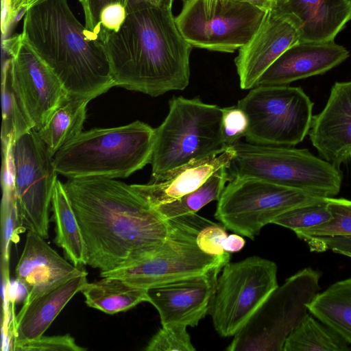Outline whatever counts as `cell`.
<instances>
[{"instance_id": "52a82bcc", "label": "cell", "mask_w": 351, "mask_h": 351, "mask_svg": "<svg viewBox=\"0 0 351 351\" xmlns=\"http://www.w3.org/2000/svg\"><path fill=\"white\" fill-rule=\"evenodd\" d=\"M212 223L196 213L174 218L169 239L156 252L130 265L100 271V276L118 278L132 286L147 289L223 267L229 263V252L209 255L197 245L199 231Z\"/></svg>"}, {"instance_id": "2e32d148", "label": "cell", "mask_w": 351, "mask_h": 351, "mask_svg": "<svg viewBox=\"0 0 351 351\" xmlns=\"http://www.w3.org/2000/svg\"><path fill=\"white\" fill-rule=\"evenodd\" d=\"M300 41L299 34L283 14L268 10L250 41L239 49L234 59L242 89H251L264 72L288 48Z\"/></svg>"}, {"instance_id": "83f0119b", "label": "cell", "mask_w": 351, "mask_h": 351, "mask_svg": "<svg viewBox=\"0 0 351 351\" xmlns=\"http://www.w3.org/2000/svg\"><path fill=\"white\" fill-rule=\"evenodd\" d=\"M349 343L310 313L287 338L283 351H347Z\"/></svg>"}, {"instance_id": "7c38bea8", "label": "cell", "mask_w": 351, "mask_h": 351, "mask_svg": "<svg viewBox=\"0 0 351 351\" xmlns=\"http://www.w3.org/2000/svg\"><path fill=\"white\" fill-rule=\"evenodd\" d=\"M10 157L13 189L22 223L27 230L47 239L49 206L58 173L53 157L34 129L15 141Z\"/></svg>"}, {"instance_id": "4316f807", "label": "cell", "mask_w": 351, "mask_h": 351, "mask_svg": "<svg viewBox=\"0 0 351 351\" xmlns=\"http://www.w3.org/2000/svg\"><path fill=\"white\" fill-rule=\"evenodd\" d=\"M1 145L2 151H9L20 136L34 129L12 81L9 57L1 69Z\"/></svg>"}, {"instance_id": "f35d334b", "label": "cell", "mask_w": 351, "mask_h": 351, "mask_svg": "<svg viewBox=\"0 0 351 351\" xmlns=\"http://www.w3.org/2000/svg\"><path fill=\"white\" fill-rule=\"evenodd\" d=\"M245 240L241 236L232 234L227 236L223 243L224 251L227 252H236L241 250L245 245Z\"/></svg>"}, {"instance_id": "8992f818", "label": "cell", "mask_w": 351, "mask_h": 351, "mask_svg": "<svg viewBox=\"0 0 351 351\" xmlns=\"http://www.w3.org/2000/svg\"><path fill=\"white\" fill-rule=\"evenodd\" d=\"M227 167L230 179L252 177L320 197H334L341 190L339 167L307 149L239 141Z\"/></svg>"}, {"instance_id": "5bb4252c", "label": "cell", "mask_w": 351, "mask_h": 351, "mask_svg": "<svg viewBox=\"0 0 351 351\" xmlns=\"http://www.w3.org/2000/svg\"><path fill=\"white\" fill-rule=\"evenodd\" d=\"M14 86L36 131L68 95L62 84L21 34L4 41Z\"/></svg>"}, {"instance_id": "603a6c76", "label": "cell", "mask_w": 351, "mask_h": 351, "mask_svg": "<svg viewBox=\"0 0 351 351\" xmlns=\"http://www.w3.org/2000/svg\"><path fill=\"white\" fill-rule=\"evenodd\" d=\"M51 210L56 226L54 242L75 267L87 265L86 248L79 223L64 185L58 180L52 194Z\"/></svg>"}, {"instance_id": "8fae6325", "label": "cell", "mask_w": 351, "mask_h": 351, "mask_svg": "<svg viewBox=\"0 0 351 351\" xmlns=\"http://www.w3.org/2000/svg\"><path fill=\"white\" fill-rule=\"evenodd\" d=\"M277 271L274 262L258 256L223 266L209 313L221 337H234L278 287Z\"/></svg>"}, {"instance_id": "cb8c5ba5", "label": "cell", "mask_w": 351, "mask_h": 351, "mask_svg": "<svg viewBox=\"0 0 351 351\" xmlns=\"http://www.w3.org/2000/svg\"><path fill=\"white\" fill-rule=\"evenodd\" d=\"M90 101L68 94L45 125L37 131L52 157L82 132L86 106Z\"/></svg>"}, {"instance_id": "ab89813d", "label": "cell", "mask_w": 351, "mask_h": 351, "mask_svg": "<svg viewBox=\"0 0 351 351\" xmlns=\"http://www.w3.org/2000/svg\"><path fill=\"white\" fill-rule=\"evenodd\" d=\"M245 2L256 6L263 10L268 11L271 9L273 0H230Z\"/></svg>"}, {"instance_id": "60d3db41", "label": "cell", "mask_w": 351, "mask_h": 351, "mask_svg": "<svg viewBox=\"0 0 351 351\" xmlns=\"http://www.w3.org/2000/svg\"><path fill=\"white\" fill-rule=\"evenodd\" d=\"M128 1H138V0H128ZM141 1H147L151 4H153L154 5L166 8V9H170L172 8V5L173 0H141ZM128 2V1H127Z\"/></svg>"}, {"instance_id": "7402d4cb", "label": "cell", "mask_w": 351, "mask_h": 351, "mask_svg": "<svg viewBox=\"0 0 351 351\" xmlns=\"http://www.w3.org/2000/svg\"><path fill=\"white\" fill-rule=\"evenodd\" d=\"M235 155L233 146L221 154L182 167L168 178L133 187L154 208L174 202L202 185L215 172L228 167Z\"/></svg>"}, {"instance_id": "44dd1931", "label": "cell", "mask_w": 351, "mask_h": 351, "mask_svg": "<svg viewBox=\"0 0 351 351\" xmlns=\"http://www.w3.org/2000/svg\"><path fill=\"white\" fill-rule=\"evenodd\" d=\"M87 272L24 304L14 317V348L44 335L66 304L88 282Z\"/></svg>"}, {"instance_id": "74e56055", "label": "cell", "mask_w": 351, "mask_h": 351, "mask_svg": "<svg viewBox=\"0 0 351 351\" xmlns=\"http://www.w3.org/2000/svg\"><path fill=\"white\" fill-rule=\"evenodd\" d=\"M127 16L125 6L120 2L106 5L101 10L100 23L104 33L117 32L123 25Z\"/></svg>"}, {"instance_id": "b9f144b4", "label": "cell", "mask_w": 351, "mask_h": 351, "mask_svg": "<svg viewBox=\"0 0 351 351\" xmlns=\"http://www.w3.org/2000/svg\"><path fill=\"white\" fill-rule=\"evenodd\" d=\"M42 1H43V0H32L28 7H29L30 5L35 4L36 3L40 2Z\"/></svg>"}, {"instance_id": "4dcf8cb0", "label": "cell", "mask_w": 351, "mask_h": 351, "mask_svg": "<svg viewBox=\"0 0 351 351\" xmlns=\"http://www.w3.org/2000/svg\"><path fill=\"white\" fill-rule=\"evenodd\" d=\"M332 219L322 225L295 232L297 237L306 241L337 237H351V200L344 198H326Z\"/></svg>"}, {"instance_id": "f1b7e54d", "label": "cell", "mask_w": 351, "mask_h": 351, "mask_svg": "<svg viewBox=\"0 0 351 351\" xmlns=\"http://www.w3.org/2000/svg\"><path fill=\"white\" fill-rule=\"evenodd\" d=\"M224 167L215 172L199 188L181 198L155 209L166 219L195 214L212 201L219 200L227 182L230 180Z\"/></svg>"}, {"instance_id": "1f68e13d", "label": "cell", "mask_w": 351, "mask_h": 351, "mask_svg": "<svg viewBox=\"0 0 351 351\" xmlns=\"http://www.w3.org/2000/svg\"><path fill=\"white\" fill-rule=\"evenodd\" d=\"M326 198L322 201L291 209L276 218L272 223L295 233L325 223L332 219Z\"/></svg>"}, {"instance_id": "7bdbcfd3", "label": "cell", "mask_w": 351, "mask_h": 351, "mask_svg": "<svg viewBox=\"0 0 351 351\" xmlns=\"http://www.w3.org/2000/svg\"><path fill=\"white\" fill-rule=\"evenodd\" d=\"M119 2L123 3L125 6L126 5L128 0H118Z\"/></svg>"}, {"instance_id": "7a4b0ae2", "label": "cell", "mask_w": 351, "mask_h": 351, "mask_svg": "<svg viewBox=\"0 0 351 351\" xmlns=\"http://www.w3.org/2000/svg\"><path fill=\"white\" fill-rule=\"evenodd\" d=\"M127 16L104 45L114 86L158 97L189 84L193 47L179 30L171 10L128 1Z\"/></svg>"}, {"instance_id": "d4e9b609", "label": "cell", "mask_w": 351, "mask_h": 351, "mask_svg": "<svg viewBox=\"0 0 351 351\" xmlns=\"http://www.w3.org/2000/svg\"><path fill=\"white\" fill-rule=\"evenodd\" d=\"M308 308L311 315L351 344V278L319 292Z\"/></svg>"}, {"instance_id": "e0dca14e", "label": "cell", "mask_w": 351, "mask_h": 351, "mask_svg": "<svg viewBox=\"0 0 351 351\" xmlns=\"http://www.w3.org/2000/svg\"><path fill=\"white\" fill-rule=\"evenodd\" d=\"M308 135L326 161L339 168L351 160V81L334 84L325 107L313 116Z\"/></svg>"}, {"instance_id": "4fadbf2b", "label": "cell", "mask_w": 351, "mask_h": 351, "mask_svg": "<svg viewBox=\"0 0 351 351\" xmlns=\"http://www.w3.org/2000/svg\"><path fill=\"white\" fill-rule=\"evenodd\" d=\"M267 12L245 2L219 0L215 10L208 14L203 0H182L175 19L193 47L232 53L250 41Z\"/></svg>"}, {"instance_id": "484cf974", "label": "cell", "mask_w": 351, "mask_h": 351, "mask_svg": "<svg viewBox=\"0 0 351 351\" xmlns=\"http://www.w3.org/2000/svg\"><path fill=\"white\" fill-rule=\"evenodd\" d=\"M81 292L87 306L110 315L148 301L146 289L132 286L118 278L104 277L99 281L87 282Z\"/></svg>"}, {"instance_id": "ba28073f", "label": "cell", "mask_w": 351, "mask_h": 351, "mask_svg": "<svg viewBox=\"0 0 351 351\" xmlns=\"http://www.w3.org/2000/svg\"><path fill=\"white\" fill-rule=\"evenodd\" d=\"M321 274L307 267L278 286L234 336L228 351H282L289 334L309 313Z\"/></svg>"}, {"instance_id": "8d00e7d4", "label": "cell", "mask_w": 351, "mask_h": 351, "mask_svg": "<svg viewBox=\"0 0 351 351\" xmlns=\"http://www.w3.org/2000/svg\"><path fill=\"white\" fill-rule=\"evenodd\" d=\"M84 13L85 27L96 38L103 42L105 34L103 32L100 14L102 9L108 4L112 2H119L118 0H79Z\"/></svg>"}, {"instance_id": "d6986e66", "label": "cell", "mask_w": 351, "mask_h": 351, "mask_svg": "<svg viewBox=\"0 0 351 351\" xmlns=\"http://www.w3.org/2000/svg\"><path fill=\"white\" fill-rule=\"evenodd\" d=\"M349 56V51L334 40L299 41L276 60L259 78L256 86H285L323 74L341 64Z\"/></svg>"}, {"instance_id": "9a60e30c", "label": "cell", "mask_w": 351, "mask_h": 351, "mask_svg": "<svg viewBox=\"0 0 351 351\" xmlns=\"http://www.w3.org/2000/svg\"><path fill=\"white\" fill-rule=\"evenodd\" d=\"M223 267L147 289V302L157 309L162 326H196L210 313Z\"/></svg>"}, {"instance_id": "30bf717a", "label": "cell", "mask_w": 351, "mask_h": 351, "mask_svg": "<svg viewBox=\"0 0 351 351\" xmlns=\"http://www.w3.org/2000/svg\"><path fill=\"white\" fill-rule=\"evenodd\" d=\"M324 199L256 178H238L225 186L215 217L226 228L254 239L284 213Z\"/></svg>"}, {"instance_id": "277c9868", "label": "cell", "mask_w": 351, "mask_h": 351, "mask_svg": "<svg viewBox=\"0 0 351 351\" xmlns=\"http://www.w3.org/2000/svg\"><path fill=\"white\" fill-rule=\"evenodd\" d=\"M155 129L136 121L82 132L53 157L58 173L71 178H126L150 163Z\"/></svg>"}, {"instance_id": "e575fe53", "label": "cell", "mask_w": 351, "mask_h": 351, "mask_svg": "<svg viewBox=\"0 0 351 351\" xmlns=\"http://www.w3.org/2000/svg\"><path fill=\"white\" fill-rule=\"evenodd\" d=\"M69 334L55 336H41L14 348V351H85Z\"/></svg>"}, {"instance_id": "ee69618b", "label": "cell", "mask_w": 351, "mask_h": 351, "mask_svg": "<svg viewBox=\"0 0 351 351\" xmlns=\"http://www.w3.org/2000/svg\"><path fill=\"white\" fill-rule=\"evenodd\" d=\"M351 3V0H348Z\"/></svg>"}, {"instance_id": "9c48e42d", "label": "cell", "mask_w": 351, "mask_h": 351, "mask_svg": "<svg viewBox=\"0 0 351 351\" xmlns=\"http://www.w3.org/2000/svg\"><path fill=\"white\" fill-rule=\"evenodd\" d=\"M246 114L247 142L293 147L311 128L313 103L300 87L256 86L238 101Z\"/></svg>"}, {"instance_id": "f546056e", "label": "cell", "mask_w": 351, "mask_h": 351, "mask_svg": "<svg viewBox=\"0 0 351 351\" xmlns=\"http://www.w3.org/2000/svg\"><path fill=\"white\" fill-rule=\"evenodd\" d=\"M3 195L1 206V269H9L10 247L19 241V234L27 229L21 220L13 182L1 181Z\"/></svg>"}, {"instance_id": "ffe728a7", "label": "cell", "mask_w": 351, "mask_h": 351, "mask_svg": "<svg viewBox=\"0 0 351 351\" xmlns=\"http://www.w3.org/2000/svg\"><path fill=\"white\" fill-rule=\"evenodd\" d=\"M271 9L285 16L301 42H328L351 19L348 0H273Z\"/></svg>"}, {"instance_id": "3957f363", "label": "cell", "mask_w": 351, "mask_h": 351, "mask_svg": "<svg viewBox=\"0 0 351 351\" xmlns=\"http://www.w3.org/2000/svg\"><path fill=\"white\" fill-rule=\"evenodd\" d=\"M21 35L69 95L91 100L114 86L104 43L80 23L68 0L28 7Z\"/></svg>"}, {"instance_id": "d6a6232c", "label": "cell", "mask_w": 351, "mask_h": 351, "mask_svg": "<svg viewBox=\"0 0 351 351\" xmlns=\"http://www.w3.org/2000/svg\"><path fill=\"white\" fill-rule=\"evenodd\" d=\"M182 324H167L152 337L145 351H194L191 337Z\"/></svg>"}, {"instance_id": "d590c367", "label": "cell", "mask_w": 351, "mask_h": 351, "mask_svg": "<svg viewBox=\"0 0 351 351\" xmlns=\"http://www.w3.org/2000/svg\"><path fill=\"white\" fill-rule=\"evenodd\" d=\"M226 228L212 223L204 227L198 233L196 242L203 252L213 256L223 254V243L227 237Z\"/></svg>"}, {"instance_id": "ac0fdd59", "label": "cell", "mask_w": 351, "mask_h": 351, "mask_svg": "<svg viewBox=\"0 0 351 351\" xmlns=\"http://www.w3.org/2000/svg\"><path fill=\"white\" fill-rule=\"evenodd\" d=\"M85 272L62 258L43 237L28 230L15 269L17 280L27 291L23 304Z\"/></svg>"}, {"instance_id": "6da1fadb", "label": "cell", "mask_w": 351, "mask_h": 351, "mask_svg": "<svg viewBox=\"0 0 351 351\" xmlns=\"http://www.w3.org/2000/svg\"><path fill=\"white\" fill-rule=\"evenodd\" d=\"M86 248V263L108 271L156 252L169 239L166 219L132 185L105 177L71 178L64 184Z\"/></svg>"}, {"instance_id": "836d02e7", "label": "cell", "mask_w": 351, "mask_h": 351, "mask_svg": "<svg viewBox=\"0 0 351 351\" xmlns=\"http://www.w3.org/2000/svg\"><path fill=\"white\" fill-rule=\"evenodd\" d=\"M222 136L227 147L233 146L245 136L248 119L245 113L237 106L222 108Z\"/></svg>"}, {"instance_id": "5b68a950", "label": "cell", "mask_w": 351, "mask_h": 351, "mask_svg": "<svg viewBox=\"0 0 351 351\" xmlns=\"http://www.w3.org/2000/svg\"><path fill=\"white\" fill-rule=\"evenodd\" d=\"M169 107L165 119L155 129L152 182L162 181L182 167L228 148L222 136V108L183 97L171 99Z\"/></svg>"}]
</instances>
